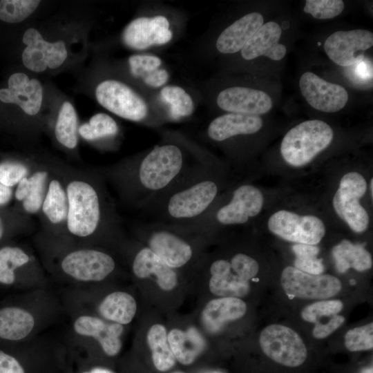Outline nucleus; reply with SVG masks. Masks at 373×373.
I'll use <instances>...</instances> for the list:
<instances>
[{
	"mask_svg": "<svg viewBox=\"0 0 373 373\" xmlns=\"http://www.w3.org/2000/svg\"><path fill=\"white\" fill-rule=\"evenodd\" d=\"M68 199L66 240L104 247L121 233V220L99 172L59 162Z\"/></svg>",
	"mask_w": 373,
	"mask_h": 373,
	"instance_id": "nucleus-1",
	"label": "nucleus"
},
{
	"mask_svg": "<svg viewBox=\"0 0 373 373\" xmlns=\"http://www.w3.org/2000/svg\"><path fill=\"white\" fill-rule=\"evenodd\" d=\"M175 144L155 146L139 160L125 161L99 173L126 204L145 209L191 169Z\"/></svg>",
	"mask_w": 373,
	"mask_h": 373,
	"instance_id": "nucleus-2",
	"label": "nucleus"
},
{
	"mask_svg": "<svg viewBox=\"0 0 373 373\" xmlns=\"http://www.w3.org/2000/svg\"><path fill=\"white\" fill-rule=\"evenodd\" d=\"M39 258L46 274L66 286L99 284L117 269L115 257L105 247L48 237H35Z\"/></svg>",
	"mask_w": 373,
	"mask_h": 373,
	"instance_id": "nucleus-3",
	"label": "nucleus"
},
{
	"mask_svg": "<svg viewBox=\"0 0 373 373\" xmlns=\"http://www.w3.org/2000/svg\"><path fill=\"white\" fill-rule=\"evenodd\" d=\"M220 184L213 169L200 162L144 210L155 222L184 227L202 218L219 198Z\"/></svg>",
	"mask_w": 373,
	"mask_h": 373,
	"instance_id": "nucleus-4",
	"label": "nucleus"
},
{
	"mask_svg": "<svg viewBox=\"0 0 373 373\" xmlns=\"http://www.w3.org/2000/svg\"><path fill=\"white\" fill-rule=\"evenodd\" d=\"M66 314L50 288L27 291L21 305L0 308V338L21 343L41 334Z\"/></svg>",
	"mask_w": 373,
	"mask_h": 373,
	"instance_id": "nucleus-5",
	"label": "nucleus"
},
{
	"mask_svg": "<svg viewBox=\"0 0 373 373\" xmlns=\"http://www.w3.org/2000/svg\"><path fill=\"white\" fill-rule=\"evenodd\" d=\"M263 205L262 191L254 185L243 184L232 191L227 202L217 201L202 218L181 228L204 235L216 227L242 225L257 216Z\"/></svg>",
	"mask_w": 373,
	"mask_h": 373,
	"instance_id": "nucleus-6",
	"label": "nucleus"
},
{
	"mask_svg": "<svg viewBox=\"0 0 373 373\" xmlns=\"http://www.w3.org/2000/svg\"><path fill=\"white\" fill-rule=\"evenodd\" d=\"M59 297L66 314H90L123 326L129 324L137 312L135 298L125 291H113L97 300L77 287L66 286Z\"/></svg>",
	"mask_w": 373,
	"mask_h": 373,
	"instance_id": "nucleus-7",
	"label": "nucleus"
},
{
	"mask_svg": "<svg viewBox=\"0 0 373 373\" xmlns=\"http://www.w3.org/2000/svg\"><path fill=\"white\" fill-rule=\"evenodd\" d=\"M333 137V130L326 122L320 119L307 120L285 134L280 144V153L289 165L302 167L324 151Z\"/></svg>",
	"mask_w": 373,
	"mask_h": 373,
	"instance_id": "nucleus-8",
	"label": "nucleus"
},
{
	"mask_svg": "<svg viewBox=\"0 0 373 373\" xmlns=\"http://www.w3.org/2000/svg\"><path fill=\"white\" fill-rule=\"evenodd\" d=\"M70 318V331L66 343L87 350L97 345L109 357L117 356L122 347L124 326L108 322L86 313L68 314Z\"/></svg>",
	"mask_w": 373,
	"mask_h": 373,
	"instance_id": "nucleus-9",
	"label": "nucleus"
},
{
	"mask_svg": "<svg viewBox=\"0 0 373 373\" xmlns=\"http://www.w3.org/2000/svg\"><path fill=\"white\" fill-rule=\"evenodd\" d=\"M19 281L28 291L50 288L49 278L31 248L3 246L0 248V284L13 285Z\"/></svg>",
	"mask_w": 373,
	"mask_h": 373,
	"instance_id": "nucleus-10",
	"label": "nucleus"
},
{
	"mask_svg": "<svg viewBox=\"0 0 373 373\" xmlns=\"http://www.w3.org/2000/svg\"><path fill=\"white\" fill-rule=\"evenodd\" d=\"M142 226L139 231L145 235L146 247L168 266L178 269L192 260L193 247L184 229L157 222Z\"/></svg>",
	"mask_w": 373,
	"mask_h": 373,
	"instance_id": "nucleus-11",
	"label": "nucleus"
},
{
	"mask_svg": "<svg viewBox=\"0 0 373 373\" xmlns=\"http://www.w3.org/2000/svg\"><path fill=\"white\" fill-rule=\"evenodd\" d=\"M367 189V182L363 175L350 171L341 178L332 199L338 216L358 233L366 231L370 224L369 214L360 202Z\"/></svg>",
	"mask_w": 373,
	"mask_h": 373,
	"instance_id": "nucleus-12",
	"label": "nucleus"
},
{
	"mask_svg": "<svg viewBox=\"0 0 373 373\" xmlns=\"http://www.w3.org/2000/svg\"><path fill=\"white\" fill-rule=\"evenodd\" d=\"M51 170L47 189L38 215L43 234L59 240H66L68 199L58 162H50Z\"/></svg>",
	"mask_w": 373,
	"mask_h": 373,
	"instance_id": "nucleus-13",
	"label": "nucleus"
},
{
	"mask_svg": "<svg viewBox=\"0 0 373 373\" xmlns=\"http://www.w3.org/2000/svg\"><path fill=\"white\" fill-rule=\"evenodd\" d=\"M269 230L280 238L295 244L316 245L325 236L323 221L314 215H300L281 209L270 216Z\"/></svg>",
	"mask_w": 373,
	"mask_h": 373,
	"instance_id": "nucleus-14",
	"label": "nucleus"
},
{
	"mask_svg": "<svg viewBox=\"0 0 373 373\" xmlns=\"http://www.w3.org/2000/svg\"><path fill=\"white\" fill-rule=\"evenodd\" d=\"M259 343L269 358L283 365L298 367L306 360L307 352L303 339L287 326H267L260 333Z\"/></svg>",
	"mask_w": 373,
	"mask_h": 373,
	"instance_id": "nucleus-15",
	"label": "nucleus"
},
{
	"mask_svg": "<svg viewBox=\"0 0 373 373\" xmlns=\"http://www.w3.org/2000/svg\"><path fill=\"white\" fill-rule=\"evenodd\" d=\"M98 103L123 119L140 122L147 115L144 99L126 84L114 79L100 82L95 88Z\"/></svg>",
	"mask_w": 373,
	"mask_h": 373,
	"instance_id": "nucleus-16",
	"label": "nucleus"
},
{
	"mask_svg": "<svg viewBox=\"0 0 373 373\" xmlns=\"http://www.w3.org/2000/svg\"><path fill=\"white\" fill-rule=\"evenodd\" d=\"M281 286L291 298L326 299L336 295L342 284L338 278L329 274L314 275L294 267H286L281 273Z\"/></svg>",
	"mask_w": 373,
	"mask_h": 373,
	"instance_id": "nucleus-17",
	"label": "nucleus"
},
{
	"mask_svg": "<svg viewBox=\"0 0 373 373\" xmlns=\"http://www.w3.org/2000/svg\"><path fill=\"white\" fill-rule=\"evenodd\" d=\"M26 46L21 58L24 66L35 73H41L47 68L60 67L68 56L65 43L61 41H46L39 31L34 28L27 29L22 38Z\"/></svg>",
	"mask_w": 373,
	"mask_h": 373,
	"instance_id": "nucleus-18",
	"label": "nucleus"
},
{
	"mask_svg": "<svg viewBox=\"0 0 373 373\" xmlns=\"http://www.w3.org/2000/svg\"><path fill=\"white\" fill-rule=\"evenodd\" d=\"M372 45L373 34L369 30H338L326 39L324 50L333 62L348 67L361 61L364 52Z\"/></svg>",
	"mask_w": 373,
	"mask_h": 373,
	"instance_id": "nucleus-19",
	"label": "nucleus"
},
{
	"mask_svg": "<svg viewBox=\"0 0 373 373\" xmlns=\"http://www.w3.org/2000/svg\"><path fill=\"white\" fill-rule=\"evenodd\" d=\"M299 87L307 103L324 113L339 111L348 101V93L343 86L328 82L312 72L301 75Z\"/></svg>",
	"mask_w": 373,
	"mask_h": 373,
	"instance_id": "nucleus-20",
	"label": "nucleus"
},
{
	"mask_svg": "<svg viewBox=\"0 0 373 373\" xmlns=\"http://www.w3.org/2000/svg\"><path fill=\"white\" fill-rule=\"evenodd\" d=\"M172 37L168 19L158 15L133 19L125 27L122 38L128 48L141 50L153 45L165 44Z\"/></svg>",
	"mask_w": 373,
	"mask_h": 373,
	"instance_id": "nucleus-21",
	"label": "nucleus"
},
{
	"mask_svg": "<svg viewBox=\"0 0 373 373\" xmlns=\"http://www.w3.org/2000/svg\"><path fill=\"white\" fill-rule=\"evenodd\" d=\"M50 170V162H37L31 172L17 185L14 195L22 213L30 217L39 215Z\"/></svg>",
	"mask_w": 373,
	"mask_h": 373,
	"instance_id": "nucleus-22",
	"label": "nucleus"
},
{
	"mask_svg": "<svg viewBox=\"0 0 373 373\" xmlns=\"http://www.w3.org/2000/svg\"><path fill=\"white\" fill-rule=\"evenodd\" d=\"M216 102L221 109L231 113L260 116L272 108V99L267 93L242 86L224 89L218 94Z\"/></svg>",
	"mask_w": 373,
	"mask_h": 373,
	"instance_id": "nucleus-23",
	"label": "nucleus"
},
{
	"mask_svg": "<svg viewBox=\"0 0 373 373\" xmlns=\"http://www.w3.org/2000/svg\"><path fill=\"white\" fill-rule=\"evenodd\" d=\"M0 101L15 104L29 116L39 112L43 102V87L35 78L23 73H15L8 80V88L0 89Z\"/></svg>",
	"mask_w": 373,
	"mask_h": 373,
	"instance_id": "nucleus-24",
	"label": "nucleus"
},
{
	"mask_svg": "<svg viewBox=\"0 0 373 373\" xmlns=\"http://www.w3.org/2000/svg\"><path fill=\"white\" fill-rule=\"evenodd\" d=\"M133 274L139 279L154 277L157 285L164 291H171L178 284V274L144 246L137 250L131 261Z\"/></svg>",
	"mask_w": 373,
	"mask_h": 373,
	"instance_id": "nucleus-25",
	"label": "nucleus"
},
{
	"mask_svg": "<svg viewBox=\"0 0 373 373\" xmlns=\"http://www.w3.org/2000/svg\"><path fill=\"white\" fill-rule=\"evenodd\" d=\"M281 35L282 28L276 22L263 23L240 50L242 57L246 60L260 56L281 60L287 52L285 46L279 43Z\"/></svg>",
	"mask_w": 373,
	"mask_h": 373,
	"instance_id": "nucleus-26",
	"label": "nucleus"
},
{
	"mask_svg": "<svg viewBox=\"0 0 373 373\" xmlns=\"http://www.w3.org/2000/svg\"><path fill=\"white\" fill-rule=\"evenodd\" d=\"M263 126L259 115L227 113L213 119L208 126L207 135L216 142H222L234 136L251 135Z\"/></svg>",
	"mask_w": 373,
	"mask_h": 373,
	"instance_id": "nucleus-27",
	"label": "nucleus"
},
{
	"mask_svg": "<svg viewBox=\"0 0 373 373\" xmlns=\"http://www.w3.org/2000/svg\"><path fill=\"white\" fill-rule=\"evenodd\" d=\"M263 23L264 18L259 12L245 15L220 33L216 41V48L223 54H233L241 50Z\"/></svg>",
	"mask_w": 373,
	"mask_h": 373,
	"instance_id": "nucleus-28",
	"label": "nucleus"
},
{
	"mask_svg": "<svg viewBox=\"0 0 373 373\" xmlns=\"http://www.w3.org/2000/svg\"><path fill=\"white\" fill-rule=\"evenodd\" d=\"M209 287L211 292L220 297L239 298L249 291V282L238 276L231 267L229 260L216 259L209 266Z\"/></svg>",
	"mask_w": 373,
	"mask_h": 373,
	"instance_id": "nucleus-29",
	"label": "nucleus"
},
{
	"mask_svg": "<svg viewBox=\"0 0 373 373\" xmlns=\"http://www.w3.org/2000/svg\"><path fill=\"white\" fill-rule=\"evenodd\" d=\"M247 311L245 303L239 298L222 297L210 300L201 313L204 327L211 333L220 331L229 322L242 317Z\"/></svg>",
	"mask_w": 373,
	"mask_h": 373,
	"instance_id": "nucleus-30",
	"label": "nucleus"
},
{
	"mask_svg": "<svg viewBox=\"0 0 373 373\" xmlns=\"http://www.w3.org/2000/svg\"><path fill=\"white\" fill-rule=\"evenodd\" d=\"M167 336L175 360L182 365L193 363L205 347L204 338L194 327L187 331L175 328Z\"/></svg>",
	"mask_w": 373,
	"mask_h": 373,
	"instance_id": "nucleus-31",
	"label": "nucleus"
},
{
	"mask_svg": "<svg viewBox=\"0 0 373 373\" xmlns=\"http://www.w3.org/2000/svg\"><path fill=\"white\" fill-rule=\"evenodd\" d=\"M337 271L345 273L350 268L357 271H364L372 267L370 253L361 244H354L343 240L332 249Z\"/></svg>",
	"mask_w": 373,
	"mask_h": 373,
	"instance_id": "nucleus-32",
	"label": "nucleus"
},
{
	"mask_svg": "<svg viewBox=\"0 0 373 373\" xmlns=\"http://www.w3.org/2000/svg\"><path fill=\"white\" fill-rule=\"evenodd\" d=\"M78 129L77 112L70 102H64L54 126V136L57 142L68 151L75 150L79 142Z\"/></svg>",
	"mask_w": 373,
	"mask_h": 373,
	"instance_id": "nucleus-33",
	"label": "nucleus"
},
{
	"mask_svg": "<svg viewBox=\"0 0 373 373\" xmlns=\"http://www.w3.org/2000/svg\"><path fill=\"white\" fill-rule=\"evenodd\" d=\"M167 334L164 325L155 324L149 328L146 335L153 363L155 368L161 372L171 369L176 361L171 350Z\"/></svg>",
	"mask_w": 373,
	"mask_h": 373,
	"instance_id": "nucleus-34",
	"label": "nucleus"
},
{
	"mask_svg": "<svg viewBox=\"0 0 373 373\" xmlns=\"http://www.w3.org/2000/svg\"><path fill=\"white\" fill-rule=\"evenodd\" d=\"M119 127L114 119L109 115L99 113L79 126L78 134L83 140L89 142H96L104 139L115 137Z\"/></svg>",
	"mask_w": 373,
	"mask_h": 373,
	"instance_id": "nucleus-35",
	"label": "nucleus"
},
{
	"mask_svg": "<svg viewBox=\"0 0 373 373\" xmlns=\"http://www.w3.org/2000/svg\"><path fill=\"white\" fill-rule=\"evenodd\" d=\"M162 99L170 105L172 118L190 115L193 111V102L191 96L181 87L164 86L160 92Z\"/></svg>",
	"mask_w": 373,
	"mask_h": 373,
	"instance_id": "nucleus-36",
	"label": "nucleus"
},
{
	"mask_svg": "<svg viewBox=\"0 0 373 373\" xmlns=\"http://www.w3.org/2000/svg\"><path fill=\"white\" fill-rule=\"evenodd\" d=\"M39 0L0 1V19L9 23H17L27 19L40 3Z\"/></svg>",
	"mask_w": 373,
	"mask_h": 373,
	"instance_id": "nucleus-37",
	"label": "nucleus"
},
{
	"mask_svg": "<svg viewBox=\"0 0 373 373\" xmlns=\"http://www.w3.org/2000/svg\"><path fill=\"white\" fill-rule=\"evenodd\" d=\"M37 162L7 160L0 162V183L12 187L32 170Z\"/></svg>",
	"mask_w": 373,
	"mask_h": 373,
	"instance_id": "nucleus-38",
	"label": "nucleus"
},
{
	"mask_svg": "<svg viewBox=\"0 0 373 373\" xmlns=\"http://www.w3.org/2000/svg\"><path fill=\"white\" fill-rule=\"evenodd\" d=\"M345 345L351 352L368 350L373 347V323L348 330L345 335Z\"/></svg>",
	"mask_w": 373,
	"mask_h": 373,
	"instance_id": "nucleus-39",
	"label": "nucleus"
},
{
	"mask_svg": "<svg viewBox=\"0 0 373 373\" xmlns=\"http://www.w3.org/2000/svg\"><path fill=\"white\" fill-rule=\"evenodd\" d=\"M343 307V302L339 300H321L305 307L301 316L305 321L316 323L323 317L337 314Z\"/></svg>",
	"mask_w": 373,
	"mask_h": 373,
	"instance_id": "nucleus-40",
	"label": "nucleus"
},
{
	"mask_svg": "<svg viewBox=\"0 0 373 373\" xmlns=\"http://www.w3.org/2000/svg\"><path fill=\"white\" fill-rule=\"evenodd\" d=\"M343 9L341 0H307L303 10L317 19H329L339 15Z\"/></svg>",
	"mask_w": 373,
	"mask_h": 373,
	"instance_id": "nucleus-41",
	"label": "nucleus"
},
{
	"mask_svg": "<svg viewBox=\"0 0 373 373\" xmlns=\"http://www.w3.org/2000/svg\"><path fill=\"white\" fill-rule=\"evenodd\" d=\"M231 269L242 279L249 282L259 271V265L253 257L244 254L237 253L229 260Z\"/></svg>",
	"mask_w": 373,
	"mask_h": 373,
	"instance_id": "nucleus-42",
	"label": "nucleus"
},
{
	"mask_svg": "<svg viewBox=\"0 0 373 373\" xmlns=\"http://www.w3.org/2000/svg\"><path fill=\"white\" fill-rule=\"evenodd\" d=\"M161 63L158 57L149 55H133L128 58L131 73L135 77L158 68Z\"/></svg>",
	"mask_w": 373,
	"mask_h": 373,
	"instance_id": "nucleus-43",
	"label": "nucleus"
},
{
	"mask_svg": "<svg viewBox=\"0 0 373 373\" xmlns=\"http://www.w3.org/2000/svg\"><path fill=\"white\" fill-rule=\"evenodd\" d=\"M349 78L356 84L361 86H372V64L365 57L363 59L352 66H348Z\"/></svg>",
	"mask_w": 373,
	"mask_h": 373,
	"instance_id": "nucleus-44",
	"label": "nucleus"
},
{
	"mask_svg": "<svg viewBox=\"0 0 373 373\" xmlns=\"http://www.w3.org/2000/svg\"><path fill=\"white\" fill-rule=\"evenodd\" d=\"M344 321L343 316L335 314L325 323H316L313 329V336L318 339L326 338L341 327Z\"/></svg>",
	"mask_w": 373,
	"mask_h": 373,
	"instance_id": "nucleus-45",
	"label": "nucleus"
},
{
	"mask_svg": "<svg viewBox=\"0 0 373 373\" xmlns=\"http://www.w3.org/2000/svg\"><path fill=\"white\" fill-rule=\"evenodd\" d=\"M294 267L307 274H322L325 270L323 260L315 258H299L294 260Z\"/></svg>",
	"mask_w": 373,
	"mask_h": 373,
	"instance_id": "nucleus-46",
	"label": "nucleus"
},
{
	"mask_svg": "<svg viewBox=\"0 0 373 373\" xmlns=\"http://www.w3.org/2000/svg\"><path fill=\"white\" fill-rule=\"evenodd\" d=\"M0 373H26L19 360L0 350Z\"/></svg>",
	"mask_w": 373,
	"mask_h": 373,
	"instance_id": "nucleus-47",
	"label": "nucleus"
},
{
	"mask_svg": "<svg viewBox=\"0 0 373 373\" xmlns=\"http://www.w3.org/2000/svg\"><path fill=\"white\" fill-rule=\"evenodd\" d=\"M144 82L151 87L157 88L164 85L169 79V73L164 68H157L143 74L141 77Z\"/></svg>",
	"mask_w": 373,
	"mask_h": 373,
	"instance_id": "nucleus-48",
	"label": "nucleus"
},
{
	"mask_svg": "<svg viewBox=\"0 0 373 373\" xmlns=\"http://www.w3.org/2000/svg\"><path fill=\"white\" fill-rule=\"evenodd\" d=\"M292 250L299 258H315L320 252L318 247L305 244H294Z\"/></svg>",
	"mask_w": 373,
	"mask_h": 373,
	"instance_id": "nucleus-49",
	"label": "nucleus"
},
{
	"mask_svg": "<svg viewBox=\"0 0 373 373\" xmlns=\"http://www.w3.org/2000/svg\"><path fill=\"white\" fill-rule=\"evenodd\" d=\"M12 196L13 192L12 188L0 183V206L9 203Z\"/></svg>",
	"mask_w": 373,
	"mask_h": 373,
	"instance_id": "nucleus-50",
	"label": "nucleus"
},
{
	"mask_svg": "<svg viewBox=\"0 0 373 373\" xmlns=\"http://www.w3.org/2000/svg\"><path fill=\"white\" fill-rule=\"evenodd\" d=\"M81 373H114L109 369L103 367H94L89 370L84 371Z\"/></svg>",
	"mask_w": 373,
	"mask_h": 373,
	"instance_id": "nucleus-51",
	"label": "nucleus"
},
{
	"mask_svg": "<svg viewBox=\"0 0 373 373\" xmlns=\"http://www.w3.org/2000/svg\"><path fill=\"white\" fill-rule=\"evenodd\" d=\"M5 234V225L1 216L0 215V240L3 238Z\"/></svg>",
	"mask_w": 373,
	"mask_h": 373,
	"instance_id": "nucleus-52",
	"label": "nucleus"
},
{
	"mask_svg": "<svg viewBox=\"0 0 373 373\" xmlns=\"http://www.w3.org/2000/svg\"><path fill=\"white\" fill-rule=\"evenodd\" d=\"M372 186H373V179L371 178L370 181L369 188H370V193L371 195V198L372 199L373 196V191H372Z\"/></svg>",
	"mask_w": 373,
	"mask_h": 373,
	"instance_id": "nucleus-53",
	"label": "nucleus"
},
{
	"mask_svg": "<svg viewBox=\"0 0 373 373\" xmlns=\"http://www.w3.org/2000/svg\"><path fill=\"white\" fill-rule=\"evenodd\" d=\"M365 373H372V370H371V371L370 370L365 371Z\"/></svg>",
	"mask_w": 373,
	"mask_h": 373,
	"instance_id": "nucleus-54",
	"label": "nucleus"
},
{
	"mask_svg": "<svg viewBox=\"0 0 373 373\" xmlns=\"http://www.w3.org/2000/svg\"><path fill=\"white\" fill-rule=\"evenodd\" d=\"M172 373H183V372H172Z\"/></svg>",
	"mask_w": 373,
	"mask_h": 373,
	"instance_id": "nucleus-55",
	"label": "nucleus"
}]
</instances>
